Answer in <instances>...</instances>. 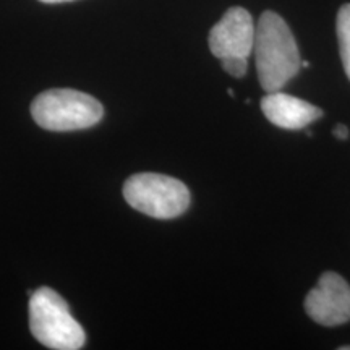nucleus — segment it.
Segmentation results:
<instances>
[{
	"instance_id": "obj_1",
	"label": "nucleus",
	"mask_w": 350,
	"mask_h": 350,
	"mask_svg": "<svg viewBox=\"0 0 350 350\" xmlns=\"http://www.w3.org/2000/svg\"><path fill=\"white\" fill-rule=\"evenodd\" d=\"M258 80L266 93L281 91L301 68L295 38L288 25L274 12L260 16L255 34Z\"/></svg>"
},
{
	"instance_id": "obj_2",
	"label": "nucleus",
	"mask_w": 350,
	"mask_h": 350,
	"mask_svg": "<svg viewBox=\"0 0 350 350\" xmlns=\"http://www.w3.org/2000/svg\"><path fill=\"white\" fill-rule=\"evenodd\" d=\"M29 329L39 342L54 350H78L86 342L68 304L49 287L29 292Z\"/></svg>"
},
{
	"instance_id": "obj_3",
	"label": "nucleus",
	"mask_w": 350,
	"mask_h": 350,
	"mask_svg": "<svg viewBox=\"0 0 350 350\" xmlns=\"http://www.w3.org/2000/svg\"><path fill=\"white\" fill-rule=\"evenodd\" d=\"M31 116L44 130L73 131L99 124L104 109L98 99L81 91L49 90L33 100Z\"/></svg>"
},
{
	"instance_id": "obj_4",
	"label": "nucleus",
	"mask_w": 350,
	"mask_h": 350,
	"mask_svg": "<svg viewBox=\"0 0 350 350\" xmlns=\"http://www.w3.org/2000/svg\"><path fill=\"white\" fill-rule=\"evenodd\" d=\"M124 196L131 208L156 219L178 217L190 206L185 183L163 174L131 175L124 185Z\"/></svg>"
},
{
	"instance_id": "obj_5",
	"label": "nucleus",
	"mask_w": 350,
	"mask_h": 350,
	"mask_svg": "<svg viewBox=\"0 0 350 350\" xmlns=\"http://www.w3.org/2000/svg\"><path fill=\"white\" fill-rule=\"evenodd\" d=\"M305 312L321 326H340L350 321V286L338 273L321 274L318 286L305 299Z\"/></svg>"
},
{
	"instance_id": "obj_6",
	"label": "nucleus",
	"mask_w": 350,
	"mask_h": 350,
	"mask_svg": "<svg viewBox=\"0 0 350 350\" xmlns=\"http://www.w3.org/2000/svg\"><path fill=\"white\" fill-rule=\"evenodd\" d=\"M256 28L250 12L232 7L209 33V49L219 60L230 57L248 59L255 47Z\"/></svg>"
},
{
	"instance_id": "obj_7",
	"label": "nucleus",
	"mask_w": 350,
	"mask_h": 350,
	"mask_svg": "<svg viewBox=\"0 0 350 350\" xmlns=\"http://www.w3.org/2000/svg\"><path fill=\"white\" fill-rule=\"evenodd\" d=\"M261 111L271 124L286 130H300L321 119L323 111L313 104L281 91L268 93L261 100Z\"/></svg>"
},
{
	"instance_id": "obj_8",
	"label": "nucleus",
	"mask_w": 350,
	"mask_h": 350,
	"mask_svg": "<svg viewBox=\"0 0 350 350\" xmlns=\"http://www.w3.org/2000/svg\"><path fill=\"white\" fill-rule=\"evenodd\" d=\"M338 39L345 75L350 80V3L340 7L338 13Z\"/></svg>"
},
{
	"instance_id": "obj_9",
	"label": "nucleus",
	"mask_w": 350,
	"mask_h": 350,
	"mask_svg": "<svg viewBox=\"0 0 350 350\" xmlns=\"http://www.w3.org/2000/svg\"><path fill=\"white\" fill-rule=\"evenodd\" d=\"M248 59H242V57H230V59H222V67L229 75L235 78H242L247 73Z\"/></svg>"
},
{
	"instance_id": "obj_10",
	"label": "nucleus",
	"mask_w": 350,
	"mask_h": 350,
	"mask_svg": "<svg viewBox=\"0 0 350 350\" xmlns=\"http://www.w3.org/2000/svg\"><path fill=\"white\" fill-rule=\"evenodd\" d=\"M332 133H334L336 138H339V139H347L349 138V129L342 124L336 125V129H334V131H332Z\"/></svg>"
},
{
	"instance_id": "obj_11",
	"label": "nucleus",
	"mask_w": 350,
	"mask_h": 350,
	"mask_svg": "<svg viewBox=\"0 0 350 350\" xmlns=\"http://www.w3.org/2000/svg\"><path fill=\"white\" fill-rule=\"evenodd\" d=\"M42 3H64V2H72V0H39Z\"/></svg>"
},
{
	"instance_id": "obj_12",
	"label": "nucleus",
	"mask_w": 350,
	"mask_h": 350,
	"mask_svg": "<svg viewBox=\"0 0 350 350\" xmlns=\"http://www.w3.org/2000/svg\"><path fill=\"white\" fill-rule=\"evenodd\" d=\"M308 62H305V60H301V67H308Z\"/></svg>"
},
{
	"instance_id": "obj_13",
	"label": "nucleus",
	"mask_w": 350,
	"mask_h": 350,
	"mask_svg": "<svg viewBox=\"0 0 350 350\" xmlns=\"http://www.w3.org/2000/svg\"><path fill=\"white\" fill-rule=\"evenodd\" d=\"M340 350H350V345H344V347H340Z\"/></svg>"
}]
</instances>
